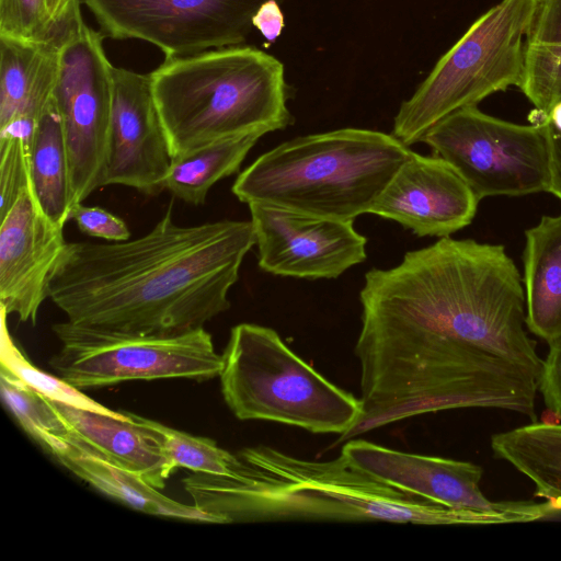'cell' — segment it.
Segmentation results:
<instances>
[{
  "mask_svg": "<svg viewBox=\"0 0 561 561\" xmlns=\"http://www.w3.org/2000/svg\"><path fill=\"white\" fill-rule=\"evenodd\" d=\"M537 0H501L478 18L401 103L392 135L410 147L450 113L519 85Z\"/></svg>",
  "mask_w": 561,
  "mask_h": 561,
  "instance_id": "cell-7",
  "label": "cell"
},
{
  "mask_svg": "<svg viewBox=\"0 0 561 561\" xmlns=\"http://www.w3.org/2000/svg\"><path fill=\"white\" fill-rule=\"evenodd\" d=\"M253 26L267 41H275L284 28V15L279 9V2L276 0L265 2L253 18Z\"/></svg>",
  "mask_w": 561,
  "mask_h": 561,
  "instance_id": "cell-33",
  "label": "cell"
},
{
  "mask_svg": "<svg viewBox=\"0 0 561 561\" xmlns=\"http://www.w3.org/2000/svg\"><path fill=\"white\" fill-rule=\"evenodd\" d=\"M51 401V400H50ZM70 430L103 455L158 490L176 470L160 435L129 412L118 419L51 401Z\"/></svg>",
  "mask_w": 561,
  "mask_h": 561,
  "instance_id": "cell-19",
  "label": "cell"
},
{
  "mask_svg": "<svg viewBox=\"0 0 561 561\" xmlns=\"http://www.w3.org/2000/svg\"><path fill=\"white\" fill-rule=\"evenodd\" d=\"M60 342L50 367L78 389L128 380L219 377L222 355L204 329L173 335L130 334L82 327L68 320L53 325Z\"/></svg>",
  "mask_w": 561,
  "mask_h": 561,
  "instance_id": "cell-8",
  "label": "cell"
},
{
  "mask_svg": "<svg viewBox=\"0 0 561 561\" xmlns=\"http://www.w3.org/2000/svg\"><path fill=\"white\" fill-rule=\"evenodd\" d=\"M264 272L296 278H336L366 260V238L353 221L264 204H249Z\"/></svg>",
  "mask_w": 561,
  "mask_h": 561,
  "instance_id": "cell-13",
  "label": "cell"
},
{
  "mask_svg": "<svg viewBox=\"0 0 561 561\" xmlns=\"http://www.w3.org/2000/svg\"><path fill=\"white\" fill-rule=\"evenodd\" d=\"M527 42L561 43V0H537Z\"/></svg>",
  "mask_w": 561,
  "mask_h": 561,
  "instance_id": "cell-32",
  "label": "cell"
},
{
  "mask_svg": "<svg viewBox=\"0 0 561 561\" xmlns=\"http://www.w3.org/2000/svg\"><path fill=\"white\" fill-rule=\"evenodd\" d=\"M254 244L251 220L180 226L170 204L142 237L67 242L49 277L48 298L82 327L147 335L190 332L230 308L229 290Z\"/></svg>",
  "mask_w": 561,
  "mask_h": 561,
  "instance_id": "cell-1",
  "label": "cell"
},
{
  "mask_svg": "<svg viewBox=\"0 0 561 561\" xmlns=\"http://www.w3.org/2000/svg\"><path fill=\"white\" fill-rule=\"evenodd\" d=\"M523 266L526 325L549 343L561 334V214L526 230Z\"/></svg>",
  "mask_w": 561,
  "mask_h": 561,
  "instance_id": "cell-20",
  "label": "cell"
},
{
  "mask_svg": "<svg viewBox=\"0 0 561 561\" xmlns=\"http://www.w3.org/2000/svg\"><path fill=\"white\" fill-rule=\"evenodd\" d=\"M83 22L80 1L71 0L60 28L47 41L0 35V138H21L31 149L36 124L53 98L61 48Z\"/></svg>",
  "mask_w": 561,
  "mask_h": 561,
  "instance_id": "cell-17",
  "label": "cell"
},
{
  "mask_svg": "<svg viewBox=\"0 0 561 561\" xmlns=\"http://www.w3.org/2000/svg\"><path fill=\"white\" fill-rule=\"evenodd\" d=\"M491 449L535 483V496L561 501V424L534 422L493 434Z\"/></svg>",
  "mask_w": 561,
  "mask_h": 561,
  "instance_id": "cell-22",
  "label": "cell"
},
{
  "mask_svg": "<svg viewBox=\"0 0 561 561\" xmlns=\"http://www.w3.org/2000/svg\"><path fill=\"white\" fill-rule=\"evenodd\" d=\"M422 142L460 174L479 201L549 192L550 154L541 122L516 124L467 106L436 123Z\"/></svg>",
  "mask_w": 561,
  "mask_h": 561,
  "instance_id": "cell-9",
  "label": "cell"
},
{
  "mask_svg": "<svg viewBox=\"0 0 561 561\" xmlns=\"http://www.w3.org/2000/svg\"><path fill=\"white\" fill-rule=\"evenodd\" d=\"M30 184V149L21 138H0V218Z\"/></svg>",
  "mask_w": 561,
  "mask_h": 561,
  "instance_id": "cell-29",
  "label": "cell"
},
{
  "mask_svg": "<svg viewBox=\"0 0 561 561\" xmlns=\"http://www.w3.org/2000/svg\"><path fill=\"white\" fill-rule=\"evenodd\" d=\"M43 448L75 476L136 511L154 516L213 523L194 504H184L165 496L71 430L64 436L51 438Z\"/></svg>",
  "mask_w": 561,
  "mask_h": 561,
  "instance_id": "cell-18",
  "label": "cell"
},
{
  "mask_svg": "<svg viewBox=\"0 0 561 561\" xmlns=\"http://www.w3.org/2000/svg\"><path fill=\"white\" fill-rule=\"evenodd\" d=\"M221 355L222 397L241 421L280 423L342 439L363 415L359 398L328 380L271 328L233 327Z\"/></svg>",
  "mask_w": 561,
  "mask_h": 561,
  "instance_id": "cell-6",
  "label": "cell"
},
{
  "mask_svg": "<svg viewBox=\"0 0 561 561\" xmlns=\"http://www.w3.org/2000/svg\"><path fill=\"white\" fill-rule=\"evenodd\" d=\"M66 244L64 227L43 211L30 184L1 217V312L36 324L39 308L48 298L49 277Z\"/></svg>",
  "mask_w": 561,
  "mask_h": 561,
  "instance_id": "cell-15",
  "label": "cell"
},
{
  "mask_svg": "<svg viewBox=\"0 0 561 561\" xmlns=\"http://www.w3.org/2000/svg\"><path fill=\"white\" fill-rule=\"evenodd\" d=\"M113 100L102 187L124 185L157 195L172 163L149 75L113 67Z\"/></svg>",
  "mask_w": 561,
  "mask_h": 561,
  "instance_id": "cell-14",
  "label": "cell"
},
{
  "mask_svg": "<svg viewBox=\"0 0 561 561\" xmlns=\"http://www.w3.org/2000/svg\"><path fill=\"white\" fill-rule=\"evenodd\" d=\"M412 150L392 134L341 128L285 141L236 179L234 196L308 215L353 221L375 202Z\"/></svg>",
  "mask_w": 561,
  "mask_h": 561,
  "instance_id": "cell-4",
  "label": "cell"
},
{
  "mask_svg": "<svg viewBox=\"0 0 561 561\" xmlns=\"http://www.w3.org/2000/svg\"><path fill=\"white\" fill-rule=\"evenodd\" d=\"M30 179L43 211L64 227L72 207L69 161L61 118L54 98L42 113L30 149Z\"/></svg>",
  "mask_w": 561,
  "mask_h": 561,
  "instance_id": "cell-21",
  "label": "cell"
},
{
  "mask_svg": "<svg viewBox=\"0 0 561 561\" xmlns=\"http://www.w3.org/2000/svg\"><path fill=\"white\" fill-rule=\"evenodd\" d=\"M522 283L502 244L443 237L393 267L365 274L359 333L454 339L539 380L543 359L525 330Z\"/></svg>",
  "mask_w": 561,
  "mask_h": 561,
  "instance_id": "cell-2",
  "label": "cell"
},
{
  "mask_svg": "<svg viewBox=\"0 0 561 561\" xmlns=\"http://www.w3.org/2000/svg\"><path fill=\"white\" fill-rule=\"evenodd\" d=\"M546 131L549 146L551 173L549 193L553 194L561 201V131H553L547 128Z\"/></svg>",
  "mask_w": 561,
  "mask_h": 561,
  "instance_id": "cell-34",
  "label": "cell"
},
{
  "mask_svg": "<svg viewBox=\"0 0 561 561\" xmlns=\"http://www.w3.org/2000/svg\"><path fill=\"white\" fill-rule=\"evenodd\" d=\"M518 87L542 115L561 102V43L527 42Z\"/></svg>",
  "mask_w": 561,
  "mask_h": 561,
  "instance_id": "cell-27",
  "label": "cell"
},
{
  "mask_svg": "<svg viewBox=\"0 0 561 561\" xmlns=\"http://www.w3.org/2000/svg\"><path fill=\"white\" fill-rule=\"evenodd\" d=\"M82 1L105 37L145 41L165 57H180L244 43L271 0Z\"/></svg>",
  "mask_w": 561,
  "mask_h": 561,
  "instance_id": "cell-11",
  "label": "cell"
},
{
  "mask_svg": "<svg viewBox=\"0 0 561 561\" xmlns=\"http://www.w3.org/2000/svg\"><path fill=\"white\" fill-rule=\"evenodd\" d=\"M2 313L0 365L8 368L32 389L51 401L75 408L103 413L118 419L127 417L125 412L114 411L91 399L80 389L61 377L50 375L34 366L14 343L5 327L7 314Z\"/></svg>",
  "mask_w": 561,
  "mask_h": 561,
  "instance_id": "cell-26",
  "label": "cell"
},
{
  "mask_svg": "<svg viewBox=\"0 0 561 561\" xmlns=\"http://www.w3.org/2000/svg\"><path fill=\"white\" fill-rule=\"evenodd\" d=\"M341 454L376 479L426 501L456 510L502 516L507 524L528 523L561 514V501H492L480 481V466L449 458L391 449L364 439H348Z\"/></svg>",
  "mask_w": 561,
  "mask_h": 561,
  "instance_id": "cell-12",
  "label": "cell"
},
{
  "mask_svg": "<svg viewBox=\"0 0 561 561\" xmlns=\"http://www.w3.org/2000/svg\"><path fill=\"white\" fill-rule=\"evenodd\" d=\"M129 413L135 420L149 426L160 435L176 469L185 468L193 472L228 478H240L248 469V463L238 454L233 455L220 448L211 438L191 435L153 420Z\"/></svg>",
  "mask_w": 561,
  "mask_h": 561,
  "instance_id": "cell-24",
  "label": "cell"
},
{
  "mask_svg": "<svg viewBox=\"0 0 561 561\" xmlns=\"http://www.w3.org/2000/svg\"><path fill=\"white\" fill-rule=\"evenodd\" d=\"M0 388L4 404L21 427L42 447L51 438L70 432L51 401L0 365Z\"/></svg>",
  "mask_w": 561,
  "mask_h": 561,
  "instance_id": "cell-25",
  "label": "cell"
},
{
  "mask_svg": "<svg viewBox=\"0 0 561 561\" xmlns=\"http://www.w3.org/2000/svg\"><path fill=\"white\" fill-rule=\"evenodd\" d=\"M479 199L460 174L438 156L412 152L369 214L397 221L419 237H449L476 216Z\"/></svg>",
  "mask_w": 561,
  "mask_h": 561,
  "instance_id": "cell-16",
  "label": "cell"
},
{
  "mask_svg": "<svg viewBox=\"0 0 561 561\" xmlns=\"http://www.w3.org/2000/svg\"><path fill=\"white\" fill-rule=\"evenodd\" d=\"M105 35L84 22L60 51L53 98L66 140L72 206L102 187L112 115L113 65Z\"/></svg>",
  "mask_w": 561,
  "mask_h": 561,
  "instance_id": "cell-10",
  "label": "cell"
},
{
  "mask_svg": "<svg viewBox=\"0 0 561 561\" xmlns=\"http://www.w3.org/2000/svg\"><path fill=\"white\" fill-rule=\"evenodd\" d=\"M548 345L549 351L542 360L538 390L546 407L561 419V334Z\"/></svg>",
  "mask_w": 561,
  "mask_h": 561,
  "instance_id": "cell-31",
  "label": "cell"
},
{
  "mask_svg": "<svg viewBox=\"0 0 561 561\" xmlns=\"http://www.w3.org/2000/svg\"><path fill=\"white\" fill-rule=\"evenodd\" d=\"M149 76L172 159L293 123L283 64L254 47L165 57Z\"/></svg>",
  "mask_w": 561,
  "mask_h": 561,
  "instance_id": "cell-3",
  "label": "cell"
},
{
  "mask_svg": "<svg viewBox=\"0 0 561 561\" xmlns=\"http://www.w3.org/2000/svg\"><path fill=\"white\" fill-rule=\"evenodd\" d=\"M263 135L255 131L227 138L172 159L164 190L187 204L203 205L211 186L236 173Z\"/></svg>",
  "mask_w": 561,
  "mask_h": 561,
  "instance_id": "cell-23",
  "label": "cell"
},
{
  "mask_svg": "<svg viewBox=\"0 0 561 561\" xmlns=\"http://www.w3.org/2000/svg\"><path fill=\"white\" fill-rule=\"evenodd\" d=\"M266 473V483L229 501L236 522L268 518L386 520L421 525L506 524L502 516L450 508L391 486L350 462L344 455L310 461L268 446L238 453Z\"/></svg>",
  "mask_w": 561,
  "mask_h": 561,
  "instance_id": "cell-5",
  "label": "cell"
},
{
  "mask_svg": "<svg viewBox=\"0 0 561 561\" xmlns=\"http://www.w3.org/2000/svg\"><path fill=\"white\" fill-rule=\"evenodd\" d=\"M64 13L54 20L46 0H0V35L27 42L51 38L60 28Z\"/></svg>",
  "mask_w": 561,
  "mask_h": 561,
  "instance_id": "cell-28",
  "label": "cell"
},
{
  "mask_svg": "<svg viewBox=\"0 0 561 561\" xmlns=\"http://www.w3.org/2000/svg\"><path fill=\"white\" fill-rule=\"evenodd\" d=\"M79 230L90 237L101 238L110 242L130 239V230L126 222L114 214L99 206L75 204L69 214Z\"/></svg>",
  "mask_w": 561,
  "mask_h": 561,
  "instance_id": "cell-30",
  "label": "cell"
},
{
  "mask_svg": "<svg viewBox=\"0 0 561 561\" xmlns=\"http://www.w3.org/2000/svg\"><path fill=\"white\" fill-rule=\"evenodd\" d=\"M71 0H46L47 9L50 16L56 20L67 9Z\"/></svg>",
  "mask_w": 561,
  "mask_h": 561,
  "instance_id": "cell-35",
  "label": "cell"
}]
</instances>
